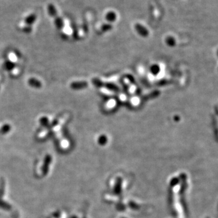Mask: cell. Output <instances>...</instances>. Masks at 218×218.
I'll use <instances>...</instances> for the list:
<instances>
[{"label": "cell", "mask_w": 218, "mask_h": 218, "mask_svg": "<svg viewBox=\"0 0 218 218\" xmlns=\"http://www.w3.org/2000/svg\"><path fill=\"white\" fill-rule=\"evenodd\" d=\"M52 157L49 154H47L44 160V164L43 167H42V173L44 176L47 175L49 172V169L50 167V164L52 162Z\"/></svg>", "instance_id": "1"}, {"label": "cell", "mask_w": 218, "mask_h": 218, "mask_svg": "<svg viewBox=\"0 0 218 218\" xmlns=\"http://www.w3.org/2000/svg\"><path fill=\"white\" fill-rule=\"evenodd\" d=\"M86 86V84L85 83H82V82L73 83L70 85V87L73 89H80V88H84Z\"/></svg>", "instance_id": "4"}, {"label": "cell", "mask_w": 218, "mask_h": 218, "mask_svg": "<svg viewBox=\"0 0 218 218\" xmlns=\"http://www.w3.org/2000/svg\"><path fill=\"white\" fill-rule=\"evenodd\" d=\"M28 83H29V84L32 87H35V88H41V87L42 86L41 82L35 78H30L28 81Z\"/></svg>", "instance_id": "2"}, {"label": "cell", "mask_w": 218, "mask_h": 218, "mask_svg": "<svg viewBox=\"0 0 218 218\" xmlns=\"http://www.w3.org/2000/svg\"><path fill=\"white\" fill-rule=\"evenodd\" d=\"M116 17H117L116 14L114 11H109L106 15V20H107V21H109L110 22H113L115 21V20L116 18Z\"/></svg>", "instance_id": "3"}, {"label": "cell", "mask_w": 218, "mask_h": 218, "mask_svg": "<svg viewBox=\"0 0 218 218\" xmlns=\"http://www.w3.org/2000/svg\"><path fill=\"white\" fill-rule=\"evenodd\" d=\"M0 208L5 210H10L12 207L9 204L0 199Z\"/></svg>", "instance_id": "5"}, {"label": "cell", "mask_w": 218, "mask_h": 218, "mask_svg": "<svg viewBox=\"0 0 218 218\" xmlns=\"http://www.w3.org/2000/svg\"><path fill=\"white\" fill-rule=\"evenodd\" d=\"M14 64H12V63H7L6 64H5V66H6V68L7 69H11V68H13V67H14Z\"/></svg>", "instance_id": "8"}, {"label": "cell", "mask_w": 218, "mask_h": 218, "mask_svg": "<svg viewBox=\"0 0 218 218\" xmlns=\"http://www.w3.org/2000/svg\"><path fill=\"white\" fill-rule=\"evenodd\" d=\"M40 123L43 126H46L49 123V120L46 117H43L42 118L40 119Z\"/></svg>", "instance_id": "7"}, {"label": "cell", "mask_w": 218, "mask_h": 218, "mask_svg": "<svg viewBox=\"0 0 218 218\" xmlns=\"http://www.w3.org/2000/svg\"><path fill=\"white\" fill-rule=\"evenodd\" d=\"M10 129H11L10 126H9V124H5L1 127V132L3 134H5V133H8L9 131L10 130Z\"/></svg>", "instance_id": "6"}]
</instances>
